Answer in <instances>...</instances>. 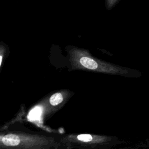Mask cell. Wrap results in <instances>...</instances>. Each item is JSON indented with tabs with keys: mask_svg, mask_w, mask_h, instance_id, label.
Returning a JSON list of instances; mask_svg holds the SVG:
<instances>
[{
	"mask_svg": "<svg viewBox=\"0 0 149 149\" xmlns=\"http://www.w3.org/2000/svg\"><path fill=\"white\" fill-rule=\"evenodd\" d=\"M60 141L66 149H111L123 143L116 137L91 134H69Z\"/></svg>",
	"mask_w": 149,
	"mask_h": 149,
	"instance_id": "obj_3",
	"label": "cell"
},
{
	"mask_svg": "<svg viewBox=\"0 0 149 149\" xmlns=\"http://www.w3.org/2000/svg\"><path fill=\"white\" fill-rule=\"evenodd\" d=\"M1 149H58L62 146L59 138L20 132L1 133Z\"/></svg>",
	"mask_w": 149,
	"mask_h": 149,
	"instance_id": "obj_2",
	"label": "cell"
},
{
	"mask_svg": "<svg viewBox=\"0 0 149 149\" xmlns=\"http://www.w3.org/2000/svg\"><path fill=\"white\" fill-rule=\"evenodd\" d=\"M70 91H61L55 93L48 97L47 100H44L42 102L44 111L43 114L46 115L52 113L63 105L70 97Z\"/></svg>",
	"mask_w": 149,
	"mask_h": 149,
	"instance_id": "obj_4",
	"label": "cell"
},
{
	"mask_svg": "<svg viewBox=\"0 0 149 149\" xmlns=\"http://www.w3.org/2000/svg\"><path fill=\"white\" fill-rule=\"evenodd\" d=\"M5 52H6V48L2 44H1L0 46V67H1L2 66L3 58V56H5Z\"/></svg>",
	"mask_w": 149,
	"mask_h": 149,
	"instance_id": "obj_5",
	"label": "cell"
},
{
	"mask_svg": "<svg viewBox=\"0 0 149 149\" xmlns=\"http://www.w3.org/2000/svg\"><path fill=\"white\" fill-rule=\"evenodd\" d=\"M147 143H148V146H149V140H148V141H147Z\"/></svg>",
	"mask_w": 149,
	"mask_h": 149,
	"instance_id": "obj_7",
	"label": "cell"
},
{
	"mask_svg": "<svg viewBox=\"0 0 149 149\" xmlns=\"http://www.w3.org/2000/svg\"><path fill=\"white\" fill-rule=\"evenodd\" d=\"M119 0H106V7L107 9H111L118 2Z\"/></svg>",
	"mask_w": 149,
	"mask_h": 149,
	"instance_id": "obj_6",
	"label": "cell"
},
{
	"mask_svg": "<svg viewBox=\"0 0 149 149\" xmlns=\"http://www.w3.org/2000/svg\"><path fill=\"white\" fill-rule=\"evenodd\" d=\"M69 60L73 70H83L95 73L121 76L126 77H139L140 72L101 61L93 56L86 49L73 47L68 51Z\"/></svg>",
	"mask_w": 149,
	"mask_h": 149,
	"instance_id": "obj_1",
	"label": "cell"
}]
</instances>
